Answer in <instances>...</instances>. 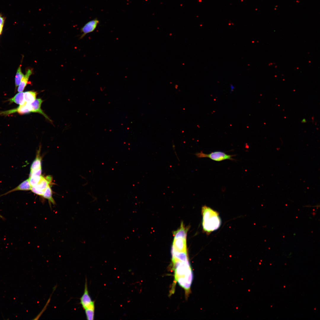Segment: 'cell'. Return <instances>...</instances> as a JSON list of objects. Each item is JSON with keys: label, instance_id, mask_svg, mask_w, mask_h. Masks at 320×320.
Instances as JSON below:
<instances>
[{"label": "cell", "instance_id": "cell-13", "mask_svg": "<svg viewBox=\"0 0 320 320\" xmlns=\"http://www.w3.org/2000/svg\"><path fill=\"white\" fill-rule=\"evenodd\" d=\"M40 151H38L35 159L32 163L31 167L30 172L33 171L41 168V158L40 156Z\"/></svg>", "mask_w": 320, "mask_h": 320}, {"label": "cell", "instance_id": "cell-17", "mask_svg": "<svg viewBox=\"0 0 320 320\" xmlns=\"http://www.w3.org/2000/svg\"><path fill=\"white\" fill-rule=\"evenodd\" d=\"M24 76V75L21 71V67L20 66L17 70L15 76V87H16L19 85L20 82Z\"/></svg>", "mask_w": 320, "mask_h": 320}, {"label": "cell", "instance_id": "cell-2", "mask_svg": "<svg viewBox=\"0 0 320 320\" xmlns=\"http://www.w3.org/2000/svg\"><path fill=\"white\" fill-rule=\"evenodd\" d=\"M202 225L203 230L209 233L217 229L221 223L218 213L210 208L204 206L202 208Z\"/></svg>", "mask_w": 320, "mask_h": 320}, {"label": "cell", "instance_id": "cell-5", "mask_svg": "<svg viewBox=\"0 0 320 320\" xmlns=\"http://www.w3.org/2000/svg\"><path fill=\"white\" fill-rule=\"evenodd\" d=\"M52 181V178L50 176H47L46 178L42 176L38 183L35 186L31 187V190L34 193L42 196Z\"/></svg>", "mask_w": 320, "mask_h": 320}, {"label": "cell", "instance_id": "cell-19", "mask_svg": "<svg viewBox=\"0 0 320 320\" xmlns=\"http://www.w3.org/2000/svg\"><path fill=\"white\" fill-rule=\"evenodd\" d=\"M4 22V18L0 15V35L2 32Z\"/></svg>", "mask_w": 320, "mask_h": 320}, {"label": "cell", "instance_id": "cell-4", "mask_svg": "<svg viewBox=\"0 0 320 320\" xmlns=\"http://www.w3.org/2000/svg\"><path fill=\"white\" fill-rule=\"evenodd\" d=\"M195 154L199 158H208L217 161H220L225 160H234L232 158L234 155H228L224 152L220 151H214L208 154L201 152L196 153Z\"/></svg>", "mask_w": 320, "mask_h": 320}, {"label": "cell", "instance_id": "cell-7", "mask_svg": "<svg viewBox=\"0 0 320 320\" xmlns=\"http://www.w3.org/2000/svg\"><path fill=\"white\" fill-rule=\"evenodd\" d=\"M99 23L98 19L96 18L86 23L81 28V31L82 34L80 37V39L83 38L86 34L94 31Z\"/></svg>", "mask_w": 320, "mask_h": 320}, {"label": "cell", "instance_id": "cell-9", "mask_svg": "<svg viewBox=\"0 0 320 320\" xmlns=\"http://www.w3.org/2000/svg\"><path fill=\"white\" fill-rule=\"evenodd\" d=\"M43 100L41 98L36 99L33 102L30 103L31 109V112L38 113L43 115L46 119L50 122L52 120L43 112L41 108Z\"/></svg>", "mask_w": 320, "mask_h": 320}, {"label": "cell", "instance_id": "cell-11", "mask_svg": "<svg viewBox=\"0 0 320 320\" xmlns=\"http://www.w3.org/2000/svg\"><path fill=\"white\" fill-rule=\"evenodd\" d=\"M24 93L23 92H19L17 94L9 100L10 103H15L17 104L21 105L25 102Z\"/></svg>", "mask_w": 320, "mask_h": 320}, {"label": "cell", "instance_id": "cell-14", "mask_svg": "<svg viewBox=\"0 0 320 320\" xmlns=\"http://www.w3.org/2000/svg\"><path fill=\"white\" fill-rule=\"evenodd\" d=\"M31 186L30 183L29 179L25 180L18 186L11 191L10 192L16 191H28L31 190Z\"/></svg>", "mask_w": 320, "mask_h": 320}, {"label": "cell", "instance_id": "cell-16", "mask_svg": "<svg viewBox=\"0 0 320 320\" xmlns=\"http://www.w3.org/2000/svg\"><path fill=\"white\" fill-rule=\"evenodd\" d=\"M52 189L49 185L45 190L42 196L44 198L47 199L50 204L52 203L54 205L55 203L52 197Z\"/></svg>", "mask_w": 320, "mask_h": 320}, {"label": "cell", "instance_id": "cell-3", "mask_svg": "<svg viewBox=\"0 0 320 320\" xmlns=\"http://www.w3.org/2000/svg\"><path fill=\"white\" fill-rule=\"evenodd\" d=\"M187 231L183 223H182L180 228L174 232V238L172 249L178 251H187Z\"/></svg>", "mask_w": 320, "mask_h": 320}, {"label": "cell", "instance_id": "cell-10", "mask_svg": "<svg viewBox=\"0 0 320 320\" xmlns=\"http://www.w3.org/2000/svg\"><path fill=\"white\" fill-rule=\"evenodd\" d=\"M33 71L31 69H28L24 77L22 78L17 89L18 92H23L27 85L30 76L32 74Z\"/></svg>", "mask_w": 320, "mask_h": 320}, {"label": "cell", "instance_id": "cell-6", "mask_svg": "<svg viewBox=\"0 0 320 320\" xmlns=\"http://www.w3.org/2000/svg\"><path fill=\"white\" fill-rule=\"evenodd\" d=\"M16 112L21 114H26L31 112L30 103H28L25 101L24 103L20 105L18 107L16 108L0 112V115L7 116Z\"/></svg>", "mask_w": 320, "mask_h": 320}, {"label": "cell", "instance_id": "cell-21", "mask_svg": "<svg viewBox=\"0 0 320 320\" xmlns=\"http://www.w3.org/2000/svg\"><path fill=\"white\" fill-rule=\"evenodd\" d=\"M0 217H1V218H3V216H1V215H0Z\"/></svg>", "mask_w": 320, "mask_h": 320}, {"label": "cell", "instance_id": "cell-8", "mask_svg": "<svg viewBox=\"0 0 320 320\" xmlns=\"http://www.w3.org/2000/svg\"><path fill=\"white\" fill-rule=\"evenodd\" d=\"M80 303L84 309L90 306L95 303L92 300L89 295L88 289L87 279L86 278L84 292L80 298Z\"/></svg>", "mask_w": 320, "mask_h": 320}, {"label": "cell", "instance_id": "cell-18", "mask_svg": "<svg viewBox=\"0 0 320 320\" xmlns=\"http://www.w3.org/2000/svg\"><path fill=\"white\" fill-rule=\"evenodd\" d=\"M42 176L34 175H30L29 180L31 187L36 186L41 179Z\"/></svg>", "mask_w": 320, "mask_h": 320}, {"label": "cell", "instance_id": "cell-1", "mask_svg": "<svg viewBox=\"0 0 320 320\" xmlns=\"http://www.w3.org/2000/svg\"><path fill=\"white\" fill-rule=\"evenodd\" d=\"M175 281L185 290V297L190 294L193 275L187 251L171 250Z\"/></svg>", "mask_w": 320, "mask_h": 320}, {"label": "cell", "instance_id": "cell-20", "mask_svg": "<svg viewBox=\"0 0 320 320\" xmlns=\"http://www.w3.org/2000/svg\"><path fill=\"white\" fill-rule=\"evenodd\" d=\"M230 90H231V92L233 91L234 90V88H235L234 86L233 85H232V84H231L230 85Z\"/></svg>", "mask_w": 320, "mask_h": 320}, {"label": "cell", "instance_id": "cell-12", "mask_svg": "<svg viewBox=\"0 0 320 320\" xmlns=\"http://www.w3.org/2000/svg\"><path fill=\"white\" fill-rule=\"evenodd\" d=\"M37 94L36 92L33 91L24 92V96L25 101L29 103H32L36 99Z\"/></svg>", "mask_w": 320, "mask_h": 320}, {"label": "cell", "instance_id": "cell-15", "mask_svg": "<svg viewBox=\"0 0 320 320\" xmlns=\"http://www.w3.org/2000/svg\"><path fill=\"white\" fill-rule=\"evenodd\" d=\"M87 319L92 320L94 319L95 305V303L88 307L84 309Z\"/></svg>", "mask_w": 320, "mask_h": 320}]
</instances>
